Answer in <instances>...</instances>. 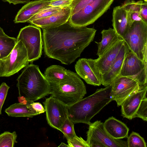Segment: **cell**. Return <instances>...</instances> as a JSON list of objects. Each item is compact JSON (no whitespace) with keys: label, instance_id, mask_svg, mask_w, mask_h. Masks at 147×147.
<instances>
[{"label":"cell","instance_id":"obj_33","mask_svg":"<svg viewBox=\"0 0 147 147\" xmlns=\"http://www.w3.org/2000/svg\"><path fill=\"white\" fill-rule=\"evenodd\" d=\"M9 88V86L4 82L0 86V115L1 114L2 108Z\"/></svg>","mask_w":147,"mask_h":147},{"label":"cell","instance_id":"obj_24","mask_svg":"<svg viewBox=\"0 0 147 147\" xmlns=\"http://www.w3.org/2000/svg\"><path fill=\"white\" fill-rule=\"evenodd\" d=\"M17 39L9 36H0V59L8 56L15 47Z\"/></svg>","mask_w":147,"mask_h":147},{"label":"cell","instance_id":"obj_5","mask_svg":"<svg viewBox=\"0 0 147 147\" xmlns=\"http://www.w3.org/2000/svg\"><path fill=\"white\" fill-rule=\"evenodd\" d=\"M123 39L130 51L147 62V22L143 20L133 22Z\"/></svg>","mask_w":147,"mask_h":147},{"label":"cell","instance_id":"obj_15","mask_svg":"<svg viewBox=\"0 0 147 147\" xmlns=\"http://www.w3.org/2000/svg\"><path fill=\"white\" fill-rule=\"evenodd\" d=\"M71 11L70 6L64 7L52 15L34 20L29 23L42 28L57 27L69 21Z\"/></svg>","mask_w":147,"mask_h":147},{"label":"cell","instance_id":"obj_6","mask_svg":"<svg viewBox=\"0 0 147 147\" xmlns=\"http://www.w3.org/2000/svg\"><path fill=\"white\" fill-rule=\"evenodd\" d=\"M114 0H93L82 9L71 16L69 22L78 27L93 23L110 8Z\"/></svg>","mask_w":147,"mask_h":147},{"label":"cell","instance_id":"obj_16","mask_svg":"<svg viewBox=\"0 0 147 147\" xmlns=\"http://www.w3.org/2000/svg\"><path fill=\"white\" fill-rule=\"evenodd\" d=\"M124 42L123 39L119 40L95 59L96 66L102 75L105 74L111 67Z\"/></svg>","mask_w":147,"mask_h":147},{"label":"cell","instance_id":"obj_23","mask_svg":"<svg viewBox=\"0 0 147 147\" xmlns=\"http://www.w3.org/2000/svg\"><path fill=\"white\" fill-rule=\"evenodd\" d=\"M101 33L102 38L101 41L99 42L95 41L98 46L96 54L98 57L113 44L119 40L123 39L117 34L113 28H111L102 30Z\"/></svg>","mask_w":147,"mask_h":147},{"label":"cell","instance_id":"obj_42","mask_svg":"<svg viewBox=\"0 0 147 147\" xmlns=\"http://www.w3.org/2000/svg\"><path fill=\"white\" fill-rule=\"evenodd\" d=\"M1 59H0V65Z\"/></svg>","mask_w":147,"mask_h":147},{"label":"cell","instance_id":"obj_19","mask_svg":"<svg viewBox=\"0 0 147 147\" xmlns=\"http://www.w3.org/2000/svg\"><path fill=\"white\" fill-rule=\"evenodd\" d=\"M49 0H36L26 4L18 12L14 22L15 23L27 22L33 15L49 5Z\"/></svg>","mask_w":147,"mask_h":147},{"label":"cell","instance_id":"obj_30","mask_svg":"<svg viewBox=\"0 0 147 147\" xmlns=\"http://www.w3.org/2000/svg\"><path fill=\"white\" fill-rule=\"evenodd\" d=\"M135 117H138L144 121H147V98H144L142 101L137 110L135 116Z\"/></svg>","mask_w":147,"mask_h":147},{"label":"cell","instance_id":"obj_32","mask_svg":"<svg viewBox=\"0 0 147 147\" xmlns=\"http://www.w3.org/2000/svg\"><path fill=\"white\" fill-rule=\"evenodd\" d=\"M93 0H73L70 5L71 8V16L73 15L82 9Z\"/></svg>","mask_w":147,"mask_h":147},{"label":"cell","instance_id":"obj_3","mask_svg":"<svg viewBox=\"0 0 147 147\" xmlns=\"http://www.w3.org/2000/svg\"><path fill=\"white\" fill-rule=\"evenodd\" d=\"M111 86L97 89L92 95L68 106L69 118L74 123L89 125L91 119L113 100Z\"/></svg>","mask_w":147,"mask_h":147},{"label":"cell","instance_id":"obj_41","mask_svg":"<svg viewBox=\"0 0 147 147\" xmlns=\"http://www.w3.org/2000/svg\"><path fill=\"white\" fill-rule=\"evenodd\" d=\"M145 2H147V0H144Z\"/></svg>","mask_w":147,"mask_h":147},{"label":"cell","instance_id":"obj_11","mask_svg":"<svg viewBox=\"0 0 147 147\" xmlns=\"http://www.w3.org/2000/svg\"><path fill=\"white\" fill-rule=\"evenodd\" d=\"M43 104L48 124L51 127L60 130L69 118L68 106L52 96L46 98Z\"/></svg>","mask_w":147,"mask_h":147},{"label":"cell","instance_id":"obj_7","mask_svg":"<svg viewBox=\"0 0 147 147\" xmlns=\"http://www.w3.org/2000/svg\"><path fill=\"white\" fill-rule=\"evenodd\" d=\"M26 49L20 40L16 41L11 53L1 59L0 77L11 76L29 64Z\"/></svg>","mask_w":147,"mask_h":147},{"label":"cell","instance_id":"obj_17","mask_svg":"<svg viewBox=\"0 0 147 147\" xmlns=\"http://www.w3.org/2000/svg\"><path fill=\"white\" fill-rule=\"evenodd\" d=\"M112 16L113 28L123 38L132 24L129 20V11L121 5L117 6L113 8Z\"/></svg>","mask_w":147,"mask_h":147},{"label":"cell","instance_id":"obj_4","mask_svg":"<svg viewBox=\"0 0 147 147\" xmlns=\"http://www.w3.org/2000/svg\"><path fill=\"white\" fill-rule=\"evenodd\" d=\"M50 84L49 94L68 106L82 99L86 93V86L81 78L72 71L65 80Z\"/></svg>","mask_w":147,"mask_h":147},{"label":"cell","instance_id":"obj_18","mask_svg":"<svg viewBox=\"0 0 147 147\" xmlns=\"http://www.w3.org/2000/svg\"><path fill=\"white\" fill-rule=\"evenodd\" d=\"M129 51L128 46L124 41L111 67L102 75V84L103 86L106 87L111 85L113 79L119 75L125 58Z\"/></svg>","mask_w":147,"mask_h":147},{"label":"cell","instance_id":"obj_40","mask_svg":"<svg viewBox=\"0 0 147 147\" xmlns=\"http://www.w3.org/2000/svg\"><path fill=\"white\" fill-rule=\"evenodd\" d=\"M58 147H68V145L66 144L63 142H61L60 145L58 146Z\"/></svg>","mask_w":147,"mask_h":147},{"label":"cell","instance_id":"obj_25","mask_svg":"<svg viewBox=\"0 0 147 147\" xmlns=\"http://www.w3.org/2000/svg\"><path fill=\"white\" fill-rule=\"evenodd\" d=\"M17 135L16 131H5L0 134V147H13L16 143Z\"/></svg>","mask_w":147,"mask_h":147},{"label":"cell","instance_id":"obj_37","mask_svg":"<svg viewBox=\"0 0 147 147\" xmlns=\"http://www.w3.org/2000/svg\"><path fill=\"white\" fill-rule=\"evenodd\" d=\"M129 18L131 24L134 21H140L143 20L139 13L137 11L129 12Z\"/></svg>","mask_w":147,"mask_h":147},{"label":"cell","instance_id":"obj_27","mask_svg":"<svg viewBox=\"0 0 147 147\" xmlns=\"http://www.w3.org/2000/svg\"><path fill=\"white\" fill-rule=\"evenodd\" d=\"M127 147H146L144 138L138 133L133 131L127 138Z\"/></svg>","mask_w":147,"mask_h":147},{"label":"cell","instance_id":"obj_22","mask_svg":"<svg viewBox=\"0 0 147 147\" xmlns=\"http://www.w3.org/2000/svg\"><path fill=\"white\" fill-rule=\"evenodd\" d=\"M72 72L59 65H52L46 69L44 75L50 83H57L67 78Z\"/></svg>","mask_w":147,"mask_h":147},{"label":"cell","instance_id":"obj_35","mask_svg":"<svg viewBox=\"0 0 147 147\" xmlns=\"http://www.w3.org/2000/svg\"><path fill=\"white\" fill-rule=\"evenodd\" d=\"M30 105L34 110L39 115L45 111L44 107L40 103L32 102Z\"/></svg>","mask_w":147,"mask_h":147},{"label":"cell","instance_id":"obj_13","mask_svg":"<svg viewBox=\"0 0 147 147\" xmlns=\"http://www.w3.org/2000/svg\"><path fill=\"white\" fill-rule=\"evenodd\" d=\"M75 67L76 73L87 84L98 86L102 84V75L96 66L95 59H80Z\"/></svg>","mask_w":147,"mask_h":147},{"label":"cell","instance_id":"obj_34","mask_svg":"<svg viewBox=\"0 0 147 147\" xmlns=\"http://www.w3.org/2000/svg\"><path fill=\"white\" fill-rule=\"evenodd\" d=\"M73 0H51L49 6L63 7L70 6Z\"/></svg>","mask_w":147,"mask_h":147},{"label":"cell","instance_id":"obj_36","mask_svg":"<svg viewBox=\"0 0 147 147\" xmlns=\"http://www.w3.org/2000/svg\"><path fill=\"white\" fill-rule=\"evenodd\" d=\"M139 13L143 20L147 22V3L144 2L142 4Z\"/></svg>","mask_w":147,"mask_h":147},{"label":"cell","instance_id":"obj_38","mask_svg":"<svg viewBox=\"0 0 147 147\" xmlns=\"http://www.w3.org/2000/svg\"><path fill=\"white\" fill-rule=\"evenodd\" d=\"M4 2H7L10 4L15 5L18 4H26L30 1V0H2Z\"/></svg>","mask_w":147,"mask_h":147},{"label":"cell","instance_id":"obj_14","mask_svg":"<svg viewBox=\"0 0 147 147\" xmlns=\"http://www.w3.org/2000/svg\"><path fill=\"white\" fill-rule=\"evenodd\" d=\"M147 85L128 96L121 104V115L124 118L131 120L135 118L137 110L142 100L146 97Z\"/></svg>","mask_w":147,"mask_h":147},{"label":"cell","instance_id":"obj_31","mask_svg":"<svg viewBox=\"0 0 147 147\" xmlns=\"http://www.w3.org/2000/svg\"><path fill=\"white\" fill-rule=\"evenodd\" d=\"M67 140L68 147H90L86 141L76 135Z\"/></svg>","mask_w":147,"mask_h":147},{"label":"cell","instance_id":"obj_39","mask_svg":"<svg viewBox=\"0 0 147 147\" xmlns=\"http://www.w3.org/2000/svg\"><path fill=\"white\" fill-rule=\"evenodd\" d=\"M0 36H8L4 32L3 30L0 27Z\"/></svg>","mask_w":147,"mask_h":147},{"label":"cell","instance_id":"obj_10","mask_svg":"<svg viewBox=\"0 0 147 147\" xmlns=\"http://www.w3.org/2000/svg\"><path fill=\"white\" fill-rule=\"evenodd\" d=\"M147 62L139 59L129 51L124 59L119 75L131 78L140 87L147 85Z\"/></svg>","mask_w":147,"mask_h":147},{"label":"cell","instance_id":"obj_9","mask_svg":"<svg viewBox=\"0 0 147 147\" xmlns=\"http://www.w3.org/2000/svg\"><path fill=\"white\" fill-rule=\"evenodd\" d=\"M89 125L86 141L90 147H127L126 141L111 137L100 121L91 122Z\"/></svg>","mask_w":147,"mask_h":147},{"label":"cell","instance_id":"obj_12","mask_svg":"<svg viewBox=\"0 0 147 147\" xmlns=\"http://www.w3.org/2000/svg\"><path fill=\"white\" fill-rule=\"evenodd\" d=\"M111 86L110 96L118 107L128 96L142 87L134 79L119 75L113 79Z\"/></svg>","mask_w":147,"mask_h":147},{"label":"cell","instance_id":"obj_29","mask_svg":"<svg viewBox=\"0 0 147 147\" xmlns=\"http://www.w3.org/2000/svg\"><path fill=\"white\" fill-rule=\"evenodd\" d=\"M143 2L142 0L135 1L134 0H125L121 5L129 12L137 11L139 12L141 5Z\"/></svg>","mask_w":147,"mask_h":147},{"label":"cell","instance_id":"obj_21","mask_svg":"<svg viewBox=\"0 0 147 147\" xmlns=\"http://www.w3.org/2000/svg\"><path fill=\"white\" fill-rule=\"evenodd\" d=\"M32 102L28 101L26 103H14L6 108L5 111L8 116L11 117H32L39 115L31 106L30 104Z\"/></svg>","mask_w":147,"mask_h":147},{"label":"cell","instance_id":"obj_28","mask_svg":"<svg viewBox=\"0 0 147 147\" xmlns=\"http://www.w3.org/2000/svg\"><path fill=\"white\" fill-rule=\"evenodd\" d=\"M67 139L76 135L74 129V123L68 118L64 122L60 130Z\"/></svg>","mask_w":147,"mask_h":147},{"label":"cell","instance_id":"obj_1","mask_svg":"<svg viewBox=\"0 0 147 147\" xmlns=\"http://www.w3.org/2000/svg\"><path fill=\"white\" fill-rule=\"evenodd\" d=\"M42 29L45 55L67 65L80 56L93 41L96 31L94 28L74 26L68 21L57 27Z\"/></svg>","mask_w":147,"mask_h":147},{"label":"cell","instance_id":"obj_26","mask_svg":"<svg viewBox=\"0 0 147 147\" xmlns=\"http://www.w3.org/2000/svg\"><path fill=\"white\" fill-rule=\"evenodd\" d=\"M63 8L59 7L48 5L33 15L29 20L27 22L29 23L34 20L50 16L57 12Z\"/></svg>","mask_w":147,"mask_h":147},{"label":"cell","instance_id":"obj_2","mask_svg":"<svg viewBox=\"0 0 147 147\" xmlns=\"http://www.w3.org/2000/svg\"><path fill=\"white\" fill-rule=\"evenodd\" d=\"M17 81L19 102H34L50 94V84L37 65L30 64L25 67Z\"/></svg>","mask_w":147,"mask_h":147},{"label":"cell","instance_id":"obj_8","mask_svg":"<svg viewBox=\"0 0 147 147\" xmlns=\"http://www.w3.org/2000/svg\"><path fill=\"white\" fill-rule=\"evenodd\" d=\"M16 41L20 40L27 51L29 62L38 59L42 54L43 42L40 27L32 25L21 28Z\"/></svg>","mask_w":147,"mask_h":147},{"label":"cell","instance_id":"obj_20","mask_svg":"<svg viewBox=\"0 0 147 147\" xmlns=\"http://www.w3.org/2000/svg\"><path fill=\"white\" fill-rule=\"evenodd\" d=\"M104 128L107 132L115 139L127 138L129 129L123 122L113 117L108 118L103 123Z\"/></svg>","mask_w":147,"mask_h":147}]
</instances>
